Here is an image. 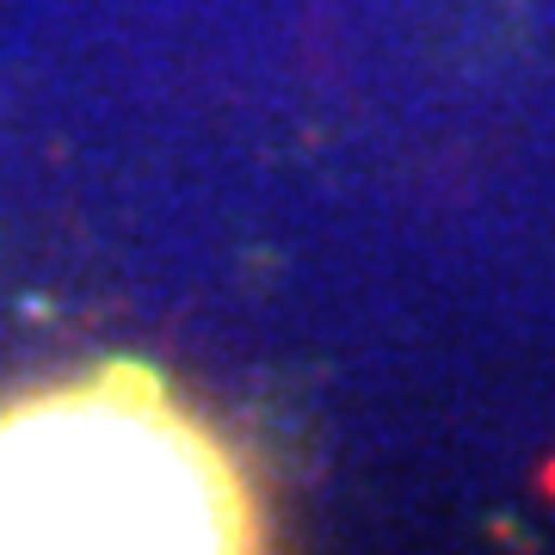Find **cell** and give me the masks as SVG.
<instances>
[{
    "mask_svg": "<svg viewBox=\"0 0 555 555\" xmlns=\"http://www.w3.org/2000/svg\"><path fill=\"white\" fill-rule=\"evenodd\" d=\"M254 531L235 456L155 371L0 414V550H254Z\"/></svg>",
    "mask_w": 555,
    "mask_h": 555,
    "instance_id": "1",
    "label": "cell"
}]
</instances>
